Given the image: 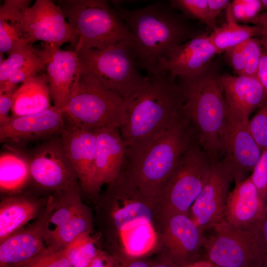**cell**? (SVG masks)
<instances>
[{"instance_id": "1", "label": "cell", "mask_w": 267, "mask_h": 267, "mask_svg": "<svg viewBox=\"0 0 267 267\" xmlns=\"http://www.w3.org/2000/svg\"><path fill=\"white\" fill-rule=\"evenodd\" d=\"M125 100L126 119L119 130L127 145L128 158L139 154L184 114L182 88L169 72L147 77Z\"/></svg>"}, {"instance_id": "2", "label": "cell", "mask_w": 267, "mask_h": 267, "mask_svg": "<svg viewBox=\"0 0 267 267\" xmlns=\"http://www.w3.org/2000/svg\"><path fill=\"white\" fill-rule=\"evenodd\" d=\"M171 5L158 1L146 6L115 9L133 38V47L139 69L149 77L157 73L160 63L179 45L198 34L189 25L185 16Z\"/></svg>"}, {"instance_id": "3", "label": "cell", "mask_w": 267, "mask_h": 267, "mask_svg": "<svg viewBox=\"0 0 267 267\" xmlns=\"http://www.w3.org/2000/svg\"><path fill=\"white\" fill-rule=\"evenodd\" d=\"M197 143L199 142L196 132L183 114L139 154L127 158L126 166L143 193L157 204L163 187L182 155Z\"/></svg>"}, {"instance_id": "4", "label": "cell", "mask_w": 267, "mask_h": 267, "mask_svg": "<svg viewBox=\"0 0 267 267\" xmlns=\"http://www.w3.org/2000/svg\"><path fill=\"white\" fill-rule=\"evenodd\" d=\"M221 75L211 63L199 72L177 78L183 93L184 114L212 162L221 159L220 138L226 117Z\"/></svg>"}, {"instance_id": "5", "label": "cell", "mask_w": 267, "mask_h": 267, "mask_svg": "<svg viewBox=\"0 0 267 267\" xmlns=\"http://www.w3.org/2000/svg\"><path fill=\"white\" fill-rule=\"evenodd\" d=\"M97 200L96 219L108 245L116 246L120 232L142 221L159 225L156 202L145 196L131 177L126 162L119 176Z\"/></svg>"}, {"instance_id": "6", "label": "cell", "mask_w": 267, "mask_h": 267, "mask_svg": "<svg viewBox=\"0 0 267 267\" xmlns=\"http://www.w3.org/2000/svg\"><path fill=\"white\" fill-rule=\"evenodd\" d=\"M59 5L76 31L74 51L82 48L102 49L125 41L133 42L128 27L105 0H64Z\"/></svg>"}, {"instance_id": "7", "label": "cell", "mask_w": 267, "mask_h": 267, "mask_svg": "<svg viewBox=\"0 0 267 267\" xmlns=\"http://www.w3.org/2000/svg\"><path fill=\"white\" fill-rule=\"evenodd\" d=\"M62 111L68 122L82 129L120 128L126 119L125 100L92 76L80 73Z\"/></svg>"}, {"instance_id": "8", "label": "cell", "mask_w": 267, "mask_h": 267, "mask_svg": "<svg viewBox=\"0 0 267 267\" xmlns=\"http://www.w3.org/2000/svg\"><path fill=\"white\" fill-rule=\"evenodd\" d=\"M76 53L80 73L92 76L124 99L147 81V77L139 71L132 41L120 42L102 49L82 48Z\"/></svg>"}, {"instance_id": "9", "label": "cell", "mask_w": 267, "mask_h": 267, "mask_svg": "<svg viewBox=\"0 0 267 267\" xmlns=\"http://www.w3.org/2000/svg\"><path fill=\"white\" fill-rule=\"evenodd\" d=\"M212 163L199 143L185 151L158 199L160 221L171 215H188L208 178Z\"/></svg>"}, {"instance_id": "10", "label": "cell", "mask_w": 267, "mask_h": 267, "mask_svg": "<svg viewBox=\"0 0 267 267\" xmlns=\"http://www.w3.org/2000/svg\"><path fill=\"white\" fill-rule=\"evenodd\" d=\"M214 229L203 246L205 260L219 267H261L266 255L256 223L236 227L224 222Z\"/></svg>"}, {"instance_id": "11", "label": "cell", "mask_w": 267, "mask_h": 267, "mask_svg": "<svg viewBox=\"0 0 267 267\" xmlns=\"http://www.w3.org/2000/svg\"><path fill=\"white\" fill-rule=\"evenodd\" d=\"M249 122L226 110L220 138V156L230 168L235 183L249 177L262 153L249 131Z\"/></svg>"}, {"instance_id": "12", "label": "cell", "mask_w": 267, "mask_h": 267, "mask_svg": "<svg viewBox=\"0 0 267 267\" xmlns=\"http://www.w3.org/2000/svg\"><path fill=\"white\" fill-rule=\"evenodd\" d=\"M28 158L31 178L39 187L54 192L80 189L78 177L59 137L38 146Z\"/></svg>"}, {"instance_id": "13", "label": "cell", "mask_w": 267, "mask_h": 267, "mask_svg": "<svg viewBox=\"0 0 267 267\" xmlns=\"http://www.w3.org/2000/svg\"><path fill=\"white\" fill-rule=\"evenodd\" d=\"M232 172L222 159L212 162L208 178L190 208L188 216L203 232L224 222Z\"/></svg>"}, {"instance_id": "14", "label": "cell", "mask_w": 267, "mask_h": 267, "mask_svg": "<svg viewBox=\"0 0 267 267\" xmlns=\"http://www.w3.org/2000/svg\"><path fill=\"white\" fill-rule=\"evenodd\" d=\"M30 44L42 41L46 47L57 49L67 43L76 44L78 35L65 18L59 5L50 0H37L25 13Z\"/></svg>"}, {"instance_id": "15", "label": "cell", "mask_w": 267, "mask_h": 267, "mask_svg": "<svg viewBox=\"0 0 267 267\" xmlns=\"http://www.w3.org/2000/svg\"><path fill=\"white\" fill-rule=\"evenodd\" d=\"M159 225L164 252L178 267L201 260L206 238L188 215L167 216Z\"/></svg>"}, {"instance_id": "16", "label": "cell", "mask_w": 267, "mask_h": 267, "mask_svg": "<svg viewBox=\"0 0 267 267\" xmlns=\"http://www.w3.org/2000/svg\"><path fill=\"white\" fill-rule=\"evenodd\" d=\"M54 206L55 197L52 195L36 219L0 242V267H12L23 263L43 249L47 223Z\"/></svg>"}, {"instance_id": "17", "label": "cell", "mask_w": 267, "mask_h": 267, "mask_svg": "<svg viewBox=\"0 0 267 267\" xmlns=\"http://www.w3.org/2000/svg\"><path fill=\"white\" fill-rule=\"evenodd\" d=\"M59 135L63 150L82 190L89 198L96 200L94 189L95 132L79 128L67 121Z\"/></svg>"}, {"instance_id": "18", "label": "cell", "mask_w": 267, "mask_h": 267, "mask_svg": "<svg viewBox=\"0 0 267 267\" xmlns=\"http://www.w3.org/2000/svg\"><path fill=\"white\" fill-rule=\"evenodd\" d=\"M95 133L94 189L97 201L101 186L113 181L120 174L127 159V145L119 128H103Z\"/></svg>"}, {"instance_id": "19", "label": "cell", "mask_w": 267, "mask_h": 267, "mask_svg": "<svg viewBox=\"0 0 267 267\" xmlns=\"http://www.w3.org/2000/svg\"><path fill=\"white\" fill-rule=\"evenodd\" d=\"M64 117L54 105L38 113L11 116L0 125V141L14 143L59 134L65 125Z\"/></svg>"}, {"instance_id": "20", "label": "cell", "mask_w": 267, "mask_h": 267, "mask_svg": "<svg viewBox=\"0 0 267 267\" xmlns=\"http://www.w3.org/2000/svg\"><path fill=\"white\" fill-rule=\"evenodd\" d=\"M210 33L198 34L178 47L168 58L160 63L156 73L169 72L177 78L205 69L219 54L210 40Z\"/></svg>"}, {"instance_id": "21", "label": "cell", "mask_w": 267, "mask_h": 267, "mask_svg": "<svg viewBox=\"0 0 267 267\" xmlns=\"http://www.w3.org/2000/svg\"><path fill=\"white\" fill-rule=\"evenodd\" d=\"M45 70L54 106L62 111L67 106L73 88L80 76V64L74 50L51 49Z\"/></svg>"}, {"instance_id": "22", "label": "cell", "mask_w": 267, "mask_h": 267, "mask_svg": "<svg viewBox=\"0 0 267 267\" xmlns=\"http://www.w3.org/2000/svg\"><path fill=\"white\" fill-rule=\"evenodd\" d=\"M220 81L226 110L235 115L249 119L255 109L267 102L266 92L256 77L224 73Z\"/></svg>"}, {"instance_id": "23", "label": "cell", "mask_w": 267, "mask_h": 267, "mask_svg": "<svg viewBox=\"0 0 267 267\" xmlns=\"http://www.w3.org/2000/svg\"><path fill=\"white\" fill-rule=\"evenodd\" d=\"M267 210L249 176L236 183L230 191L224 210V222L236 227L248 226L262 219Z\"/></svg>"}, {"instance_id": "24", "label": "cell", "mask_w": 267, "mask_h": 267, "mask_svg": "<svg viewBox=\"0 0 267 267\" xmlns=\"http://www.w3.org/2000/svg\"><path fill=\"white\" fill-rule=\"evenodd\" d=\"M46 201L21 193L3 198L0 203V242L36 219Z\"/></svg>"}, {"instance_id": "25", "label": "cell", "mask_w": 267, "mask_h": 267, "mask_svg": "<svg viewBox=\"0 0 267 267\" xmlns=\"http://www.w3.org/2000/svg\"><path fill=\"white\" fill-rule=\"evenodd\" d=\"M30 0H6L0 7V52L8 55L30 44L25 13Z\"/></svg>"}, {"instance_id": "26", "label": "cell", "mask_w": 267, "mask_h": 267, "mask_svg": "<svg viewBox=\"0 0 267 267\" xmlns=\"http://www.w3.org/2000/svg\"><path fill=\"white\" fill-rule=\"evenodd\" d=\"M46 73H39L21 84L13 95L12 117L41 112L51 105Z\"/></svg>"}, {"instance_id": "27", "label": "cell", "mask_w": 267, "mask_h": 267, "mask_svg": "<svg viewBox=\"0 0 267 267\" xmlns=\"http://www.w3.org/2000/svg\"><path fill=\"white\" fill-rule=\"evenodd\" d=\"M31 179L28 156L8 147L0 155V190L7 195L21 192Z\"/></svg>"}, {"instance_id": "28", "label": "cell", "mask_w": 267, "mask_h": 267, "mask_svg": "<svg viewBox=\"0 0 267 267\" xmlns=\"http://www.w3.org/2000/svg\"><path fill=\"white\" fill-rule=\"evenodd\" d=\"M157 240L155 225L142 221L121 231L115 247H119L126 257L141 258L153 250Z\"/></svg>"}, {"instance_id": "29", "label": "cell", "mask_w": 267, "mask_h": 267, "mask_svg": "<svg viewBox=\"0 0 267 267\" xmlns=\"http://www.w3.org/2000/svg\"><path fill=\"white\" fill-rule=\"evenodd\" d=\"M225 10L226 22L209 34L210 40L219 54L249 39L261 36L262 31L259 25L251 26L237 23L233 18L230 3Z\"/></svg>"}, {"instance_id": "30", "label": "cell", "mask_w": 267, "mask_h": 267, "mask_svg": "<svg viewBox=\"0 0 267 267\" xmlns=\"http://www.w3.org/2000/svg\"><path fill=\"white\" fill-rule=\"evenodd\" d=\"M93 232V217L90 210L84 204L68 221L46 232L45 246L64 250L74 239L84 233Z\"/></svg>"}, {"instance_id": "31", "label": "cell", "mask_w": 267, "mask_h": 267, "mask_svg": "<svg viewBox=\"0 0 267 267\" xmlns=\"http://www.w3.org/2000/svg\"><path fill=\"white\" fill-rule=\"evenodd\" d=\"M54 196L55 206L47 223L46 232L66 222L84 205L80 189L55 192Z\"/></svg>"}, {"instance_id": "32", "label": "cell", "mask_w": 267, "mask_h": 267, "mask_svg": "<svg viewBox=\"0 0 267 267\" xmlns=\"http://www.w3.org/2000/svg\"><path fill=\"white\" fill-rule=\"evenodd\" d=\"M99 237L84 233L65 248V253L73 267H88L99 250L96 246Z\"/></svg>"}, {"instance_id": "33", "label": "cell", "mask_w": 267, "mask_h": 267, "mask_svg": "<svg viewBox=\"0 0 267 267\" xmlns=\"http://www.w3.org/2000/svg\"><path fill=\"white\" fill-rule=\"evenodd\" d=\"M42 50L36 49L33 45L20 49L8 55L0 64V87L8 80L9 77L30 61L42 54Z\"/></svg>"}, {"instance_id": "34", "label": "cell", "mask_w": 267, "mask_h": 267, "mask_svg": "<svg viewBox=\"0 0 267 267\" xmlns=\"http://www.w3.org/2000/svg\"><path fill=\"white\" fill-rule=\"evenodd\" d=\"M12 267H73L64 250L45 246L37 254Z\"/></svg>"}, {"instance_id": "35", "label": "cell", "mask_w": 267, "mask_h": 267, "mask_svg": "<svg viewBox=\"0 0 267 267\" xmlns=\"http://www.w3.org/2000/svg\"><path fill=\"white\" fill-rule=\"evenodd\" d=\"M169 2L174 9L179 10L185 16L199 20L212 31L218 27L210 19L207 0H173Z\"/></svg>"}, {"instance_id": "36", "label": "cell", "mask_w": 267, "mask_h": 267, "mask_svg": "<svg viewBox=\"0 0 267 267\" xmlns=\"http://www.w3.org/2000/svg\"><path fill=\"white\" fill-rule=\"evenodd\" d=\"M48 51L43 49L42 54L30 61L9 77L7 82L0 88L18 86L46 69L48 60Z\"/></svg>"}, {"instance_id": "37", "label": "cell", "mask_w": 267, "mask_h": 267, "mask_svg": "<svg viewBox=\"0 0 267 267\" xmlns=\"http://www.w3.org/2000/svg\"><path fill=\"white\" fill-rule=\"evenodd\" d=\"M245 76L256 77L262 54L263 46L259 38H252L242 44Z\"/></svg>"}, {"instance_id": "38", "label": "cell", "mask_w": 267, "mask_h": 267, "mask_svg": "<svg viewBox=\"0 0 267 267\" xmlns=\"http://www.w3.org/2000/svg\"><path fill=\"white\" fill-rule=\"evenodd\" d=\"M249 131L262 150L267 147V102L249 120Z\"/></svg>"}, {"instance_id": "39", "label": "cell", "mask_w": 267, "mask_h": 267, "mask_svg": "<svg viewBox=\"0 0 267 267\" xmlns=\"http://www.w3.org/2000/svg\"><path fill=\"white\" fill-rule=\"evenodd\" d=\"M250 177L263 203L267 207V147L262 150Z\"/></svg>"}, {"instance_id": "40", "label": "cell", "mask_w": 267, "mask_h": 267, "mask_svg": "<svg viewBox=\"0 0 267 267\" xmlns=\"http://www.w3.org/2000/svg\"><path fill=\"white\" fill-rule=\"evenodd\" d=\"M18 86L0 89V125L8 121L11 117L9 112L11 109L13 95Z\"/></svg>"}, {"instance_id": "41", "label": "cell", "mask_w": 267, "mask_h": 267, "mask_svg": "<svg viewBox=\"0 0 267 267\" xmlns=\"http://www.w3.org/2000/svg\"><path fill=\"white\" fill-rule=\"evenodd\" d=\"M242 44L229 48L225 51L229 62L237 76L244 75L245 60Z\"/></svg>"}, {"instance_id": "42", "label": "cell", "mask_w": 267, "mask_h": 267, "mask_svg": "<svg viewBox=\"0 0 267 267\" xmlns=\"http://www.w3.org/2000/svg\"><path fill=\"white\" fill-rule=\"evenodd\" d=\"M245 6V24L257 25L261 11L263 10L261 0H243Z\"/></svg>"}, {"instance_id": "43", "label": "cell", "mask_w": 267, "mask_h": 267, "mask_svg": "<svg viewBox=\"0 0 267 267\" xmlns=\"http://www.w3.org/2000/svg\"><path fill=\"white\" fill-rule=\"evenodd\" d=\"M116 264L114 256L99 249L97 254L88 267H116Z\"/></svg>"}, {"instance_id": "44", "label": "cell", "mask_w": 267, "mask_h": 267, "mask_svg": "<svg viewBox=\"0 0 267 267\" xmlns=\"http://www.w3.org/2000/svg\"><path fill=\"white\" fill-rule=\"evenodd\" d=\"M228 0H207L209 15L213 23L217 26L216 18L230 3Z\"/></svg>"}, {"instance_id": "45", "label": "cell", "mask_w": 267, "mask_h": 267, "mask_svg": "<svg viewBox=\"0 0 267 267\" xmlns=\"http://www.w3.org/2000/svg\"><path fill=\"white\" fill-rule=\"evenodd\" d=\"M116 267H150L151 264L149 261L141 258H132L125 256L121 259L115 255Z\"/></svg>"}, {"instance_id": "46", "label": "cell", "mask_w": 267, "mask_h": 267, "mask_svg": "<svg viewBox=\"0 0 267 267\" xmlns=\"http://www.w3.org/2000/svg\"><path fill=\"white\" fill-rule=\"evenodd\" d=\"M256 78L267 95V50L263 47Z\"/></svg>"}, {"instance_id": "47", "label": "cell", "mask_w": 267, "mask_h": 267, "mask_svg": "<svg viewBox=\"0 0 267 267\" xmlns=\"http://www.w3.org/2000/svg\"><path fill=\"white\" fill-rule=\"evenodd\" d=\"M260 242L265 255H267V211L262 219L256 223Z\"/></svg>"}, {"instance_id": "48", "label": "cell", "mask_w": 267, "mask_h": 267, "mask_svg": "<svg viewBox=\"0 0 267 267\" xmlns=\"http://www.w3.org/2000/svg\"><path fill=\"white\" fill-rule=\"evenodd\" d=\"M257 25L261 26L262 31L260 41L263 47L267 50V11H264L260 14Z\"/></svg>"}, {"instance_id": "49", "label": "cell", "mask_w": 267, "mask_h": 267, "mask_svg": "<svg viewBox=\"0 0 267 267\" xmlns=\"http://www.w3.org/2000/svg\"><path fill=\"white\" fill-rule=\"evenodd\" d=\"M150 267H178L172 259L163 252L162 256L159 257L157 261L151 263Z\"/></svg>"}, {"instance_id": "50", "label": "cell", "mask_w": 267, "mask_h": 267, "mask_svg": "<svg viewBox=\"0 0 267 267\" xmlns=\"http://www.w3.org/2000/svg\"><path fill=\"white\" fill-rule=\"evenodd\" d=\"M182 267H214V266L208 261L201 259Z\"/></svg>"}, {"instance_id": "51", "label": "cell", "mask_w": 267, "mask_h": 267, "mask_svg": "<svg viewBox=\"0 0 267 267\" xmlns=\"http://www.w3.org/2000/svg\"><path fill=\"white\" fill-rule=\"evenodd\" d=\"M263 10L267 11V0H261Z\"/></svg>"}, {"instance_id": "52", "label": "cell", "mask_w": 267, "mask_h": 267, "mask_svg": "<svg viewBox=\"0 0 267 267\" xmlns=\"http://www.w3.org/2000/svg\"><path fill=\"white\" fill-rule=\"evenodd\" d=\"M261 267H267V255L265 256Z\"/></svg>"}, {"instance_id": "53", "label": "cell", "mask_w": 267, "mask_h": 267, "mask_svg": "<svg viewBox=\"0 0 267 267\" xmlns=\"http://www.w3.org/2000/svg\"><path fill=\"white\" fill-rule=\"evenodd\" d=\"M214 267H216V266H214Z\"/></svg>"}]
</instances>
